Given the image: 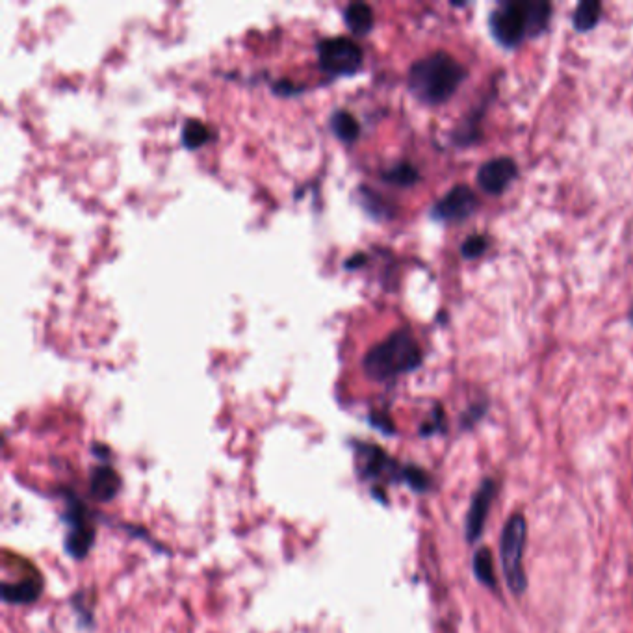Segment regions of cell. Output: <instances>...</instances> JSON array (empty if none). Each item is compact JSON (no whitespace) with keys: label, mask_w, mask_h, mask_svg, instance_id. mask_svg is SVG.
Returning <instances> with one entry per match:
<instances>
[{"label":"cell","mask_w":633,"mask_h":633,"mask_svg":"<svg viewBox=\"0 0 633 633\" xmlns=\"http://www.w3.org/2000/svg\"><path fill=\"white\" fill-rule=\"evenodd\" d=\"M526 548V520L522 515L509 518L502 533V567L505 580L513 593H522L526 587V576L522 567V556Z\"/></svg>","instance_id":"3957f363"},{"label":"cell","mask_w":633,"mask_h":633,"mask_svg":"<svg viewBox=\"0 0 633 633\" xmlns=\"http://www.w3.org/2000/svg\"><path fill=\"white\" fill-rule=\"evenodd\" d=\"M67 552L77 559H82L90 552L95 539V524L91 520L88 507L77 498L69 500L67 507Z\"/></svg>","instance_id":"52a82bcc"},{"label":"cell","mask_w":633,"mask_h":633,"mask_svg":"<svg viewBox=\"0 0 633 633\" xmlns=\"http://www.w3.org/2000/svg\"><path fill=\"white\" fill-rule=\"evenodd\" d=\"M383 179L387 182H392V184H396V186H411V184H414V182L420 179V173H418V169L411 166V164L401 162V164H396V166L387 169V171L383 173Z\"/></svg>","instance_id":"e0dca14e"},{"label":"cell","mask_w":633,"mask_h":633,"mask_svg":"<svg viewBox=\"0 0 633 633\" xmlns=\"http://www.w3.org/2000/svg\"><path fill=\"white\" fill-rule=\"evenodd\" d=\"M496 492V487L492 481H485L481 485L474 502L470 505V511H468V520H466V528H468V539L470 541H476L479 537V533L483 531L485 526V520H487V513L491 509L492 496Z\"/></svg>","instance_id":"30bf717a"},{"label":"cell","mask_w":633,"mask_h":633,"mask_svg":"<svg viewBox=\"0 0 633 633\" xmlns=\"http://www.w3.org/2000/svg\"><path fill=\"white\" fill-rule=\"evenodd\" d=\"M344 21L353 34L364 36L372 30L374 26V12L368 4L364 2H351L344 10Z\"/></svg>","instance_id":"7c38bea8"},{"label":"cell","mask_w":633,"mask_h":633,"mask_svg":"<svg viewBox=\"0 0 633 633\" xmlns=\"http://www.w3.org/2000/svg\"><path fill=\"white\" fill-rule=\"evenodd\" d=\"M331 129L335 132L338 140L346 143L355 142L359 138V132H361L359 121L348 110H336L335 114L331 116Z\"/></svg>","instance_id":"4fadbf2b"},{"label":"cell","mask_w":633,"mask_h":633,"mask_svg":"<svg viewBox=\"0 0 633 633\" xmlns=\"http://www.w3.org/2000/svg\"><path fill=\"white\" fill-rule=\"evenodd\" d=\"M91 494L97 498V500H112L119 491V476L116 474V470L112 466H99L93 470L91 474Z\"/></svg>","instance_id":"8fae6325"},{"label":"cell","mask_w":633,"mask_h":633,"mask_svg":"<svg viewBox=\"0 0 633 633\" xmlns=\"http://www.w3.org/2000/svg\"><path fill=\"white\" fill-rule=\"evenodd\" d=\"M13 565L19 574H12V580L4 578L2 596L8 604H32L43 593V576L39 570L21 556H12Z\"/></svg>","instance_id":"8992f818"},{"label":"cell","mask_w":633,"mask_h":633,"mask_svg":"<svg viewBox=\"0 0 633 633\" xmlns=\"http://www.w3.org/2000/svg\"><path fill=\"white\" fill-rule=\"evenodd\" d=\"M362 60L361 45L346 36L325 38L318 43V64L327 75H353L361 69Z\"/></svg>","instance_id":"277c9868"},{"label":"cell","mask_w":633,"mask_h":633,"mask_svg":"<svg viewBox=\"0 0 633 633\" xmlns=\"http://www.w3.org/2000/svg\"><path fill=\"white\" fill-rule=\"evenodd\" d=\"M602 17V4L598 0H582L574 10V26L580 32H587L598 25Z\"/></svg>","instance_id":"5bb4252c"},{"label":"cell","mask_w":633,"mask_h":633,"mask_svg":"<svg viewBox=\"0 0 633 633\" xmlns=\"http://www.w3.org/2000/svg\"><path fill=\"white\" fill-rule=\"evenodd\" d=\"M526 12L530 23V36L543 34L552 15V6L543 0H526Z\"/></svg>","instance_id":"9a60e30c"},{"label":"cell","mask_w":633,"mask_h":633,"mask_svg":"<svg viewBox=\"0 0 633 633\" xmlns=\"http://www.w3.org/2000/svg\"><path fill=\"white\" fill-rule=\"evenodd\" d=\"M485 249H487V238L481 234H474L463 244L461 253L465 259H478L485 253Z\"/></svg>","instance_id":"d6986e66"},{"label":"cell","mask_w":633,"mask_h":633,"mask_svg":"<svg viewBox=\"0 0 633 633\" xmlns=\"http://www.w3.org/2000/svg\"><path fill=\"white\" fill-rule=\"evenodd\" d=\"M517 173V162L513 158H507V156L492 158L478 169L479 188L487 194H502L517 177Z\"/></svg>","instance_id":"9c48e42d"},{"label":"cell","mask_w":633,"mask_h":633,"mask_svg":"<svg viewBox=\"0 0 633 633\" xmlns=\"http://www.w3.org/2000/svg\"><path fill=\"white\" fill-rule=\"evenodd\" d=\"M474 570H476L479 582H483L489 587H494L496 580H494L491 550H487V548L479 550L478 554H476V559H474Z\"/></svg>","instance_id":"ac0fdd59"},{"label":"cell","mask_w":633,"mask_h":633,"mask_svg":"<svg viewBox=\"0 0 633 633\" xmlns=\"http://www.w3.org/2000/svg\"><path fill=\"white\" fill-rule=\"evenodd\" d=\"M422 364V349L409 329H398L368 349L364 355V372L375 381H388L413 372Z\"/></svg>","instance_id":"7a4b0ae2"},{"label":"cell","mask_w":633,"mask_h":633,"mask_svg":"<svg viewBox=\"0 0 633 633\" xmlns=\"http://www.w3.org/2000/svg\"><path fill=\"white\" fill-rule=\"evenodd\" d=\"M465 78V65L448 52H433L411 65L409 88L422 103L440 104L452 97Z\"/></svg>","instance_id":"6da1fadb"},{"label":"cell","mask_w":633,"mask_h":633,"mask_svg":"<svg viewBox=\"0 0 633 633\" xmlns=\"http://www.w3.org/2000/svg\"><path fill=\"white\" fill-rule=\"evenodd\" d=\"M478 195L474 194L472 188L465 184H459L452 188L448 194L444 195L433 207V218L440 221H457L470 218L476 208H478Z\"/></svg>","instance_id":"ba28073f"},{"label":"cell","mask_w":633,"mask_h":633,"mask_svg":"<svg viewBox=\"0 0 633 633\" xmlns=\"http://www.w3.org/2000/svg\"><path fill=\"white\" fill-rule=\"evenodd\" d=\"M492 34L505 47H517L526 36H530V23L526 12V0L502 2L496 10H492L489 19Z\"/></svg>","instance_id":"5b68a950"},{"label":"cell","mask_w":633,"mask_h":633,"mask_svg":"<svg viewBox=\"0 0 633 633\" xmlns=\"http://www.w3.org/2000/svg\"><path fill=\"white\" fill-rule=\"evenodd\" d=\"M210 138V130L207 125L199 119H188L182 127V142L190 149H197L201 145H205Z\"/></svg>","instance_id":"2e32d148"}]
</instances>
